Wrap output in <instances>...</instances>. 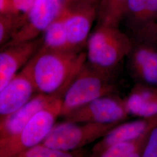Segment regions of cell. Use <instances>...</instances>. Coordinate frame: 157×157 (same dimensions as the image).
I'll use <instances>...</instances> for the list:
<instances>
[{
    "instance_id": "obj_1",
    "label": "cell",
    "mask_w": 157,
    "mask_h": 157,
    "mask_svg": "<svg viewBox=\"0 0 157 157\" xmlns=\"http://www.w3.org/2000/svg\"><path fill=\"white\" fill-rule=\"evenodd\" d=\"M86 52L43 48L30 59L31 74L37 93H65L82 66Z\"/></svg>"
},
{
    "instance_id": "obj_2",
    "label": "cell",
    "mask_w": 157,
    "mask_h": 157,
    "mask_svg": "<svg viewBox=\"0 0 157 157\" xmlns=\"http://www.w3.org/2000/svg\"><path fill=\"white\" fill-rule=\"evenodd\" d=\"M112 72L84 62L62 98L61 116L65 118L90 101L114 93Z\"/></svg>"
},
{
    "instance_id": "obj_3",
    "label": "cell",
    "mask_w": 157,
    "mask_h": 157,
    "mask_svg": "<svg viewBox=\"0 0 157 157\" xmlns=\"http://www.w3.org/2000/svg\"><path fill=\"white\" fill-rule=\"evenodd\" d=\"M86 43V61L94 67L112 72L128 56L134 42L118 26L98 24Z\"/></svg>"
},
{
    "instance_id": "obj_4",
    "label": "cell",
    "mask_w": 157,
    "mask_h": 157,
    "mask_svg": "<svg viewBox=\"0 0 157 157\" xmlns=\"http://www.w3.org/2000/svg\"><path fill=\"white\" fill-rule=\"evenodd\" d=\"M62 98H56L35 113L16 136L0 142V157H17L21 152L41 143L61 116Z\"/></svg>"
},
{
    "instance_id": "obj_5",
    "label": "cell",
    "mask_w": 157,
    "mask_h": 157,
    "mask_svg": "<svg viewBox=\"0 0 157 157\" xmlns=\"http://www.w3.org/2000/svg\"><path fill=\"white\" fill-rule=\"evenodd\" d=\"M119 124L75 123L65 121L55 124L42 143L58 150L72 152L100 140Z\"/></svg>"
},
{
    "instance_id": "obj_6",
    "label": "cell",
    "mask_w": 157,
    "mask_h": 157,
    "mask_svg": "<svg viewBox=\"0 0 157 157\" xmlns=\"http://www.w3.org/2000/svg\"><path fill=\"white\" fill-rule=\"evenodd\" d=\"M69 0H36L11 39L2 47L31 41L39 37L60 15Z\"/></svg>"
},
{
    "instance_id": "obj_7",
    "label": "cell",
    "mask_w": 157,
    "mask_h": 157,
    "mask_svg": "<svg viewBox=\"0 0 157 157\" xmlns=\"http://www.w3.org/2000/svg\"><path fill=\"white\" fill-rule=\"evenodd\" d=\"M69 0L63 14L64 27L67 43L72 50L80 51L87 43L90 29L98 14L96 0Z\"/></svg>"
},
{
    "instance_id": "obj_8",
    "label": "cell",
    "mask_w": 157,
    "mask_h": 157,
    "mask_svg": "<svg viewBox=\"0 0 157 157\" xmlns=\"http://www.w3.org/2000/svg\"><path fill=\"white\" fill-rule=\"evenodd\" d=\"M124 100L114 95L103 96L69 113L66 121L75 123H121L128 118Z\"/></svg>"
},
{
    "instance_id": "obj_9",
    "label": "cell",
    "mask_w": 157,
    "mask_h": 157,
    "mask_svg": "<svg viewBox=\"0 0 157 157\" xmlns=\"http://www.w3.org/2000/svg\"><path fill=\"white\" fill-rule=\"evenodd\" d=\"M31 74L30 59L0 91V117L17 111L36 94Z\"/></svg>"
},
{
    "instance_id": "obj_10",
    "label": "cell",
    "mask_w": 157,
    "mask_h": 157,
    "mask_svg": "<svg viewBox=\"0 0 157 157\" xmlns=\"http://www.w3.org/2000/svg\"><path fill=\"white\" fill-rule=\"evenodd\" d=\"M43 38L0 49V91L8 84L29 61L39 50Z\"/></svg>"
},
{
    "instance_id": "obj_11",
    "label": "cell",
    "mask_w": 157,
    "mask_h": 157,
    "mask_svg": "<svg viewBox=\"0 0 157 157\" xmlns=\"http://www.w3.org/2000/svg\"><path fill=\"white\" fill-rule=\"evenodd\" d=\"M128 56L129 67L137 83L157 88V44L137 39Z\"/></svg>"
},
{
    "instance_id": "obj_12",
    "label": "cell",
    "mask_w": 157,
    "mask_h": 157,
    "mask_svg": "<svg viewBox=\"0 0 157 157\" xmlns=\"http://www.w3.org/2000/svg\"><path fill=\"white\" fill-rule=\"evenodd\" d=\"M63 93L45 94L37 93L23 107L15 112L0 117V142L18 135L35 113Z\"/></svg>"
},
{
    "instance_id": "obj_13",
    "label": "cell",
    "mask_w": 157,
    "mask_h": 157,
    "mask_svg": "<svg viewBox=\"0 0 157 157\" xmlns=\"http://www.w3.org/2000/svg\"><path fill=\"white\" fill-rule=\"evenodd\" d=\"M157 124V116L118 124L95 144L92 148L93 155L98 157L100 153L109 147L138 137Z\"/></svg>"
},
{
    "instance_id": "obj_14",
    "label": "cell",
    "mask_w": 157,
    "mask_h": 157,
    "mask_svg": "<svg viewBox=\"0 0 157 157\" xmlns=\"http://www.w3.org/2000/svg\"><path fill=\"white\" fill-rule=\"evenodd\" d=\"M129 115L139 118L157 116V88L137 83L124 100Z\"/></svg>"
},
{
    "instance_id": "obj_15",
    "label": "cell",
    "mask_w": 157,
    "mask_h": 157,
    "mask_svg": "<svg viewBox=\"0 0 157 157\" xmlns=\"http://www.w3.org/2000/svg\"><path fill=\"white\" fill-rule=\"evenodd\" d=\"M151 129L147 131L146 133L138 137L118 143L109 147L100 153L98 157H142L146 143Z\"/></svg>"
},
{
    "instance_id": "obj_16",
    "label": "cell",
    "mask_w": 157,
    "mask_h": 157,
    "mask_svg": "<svg viewBox=\"0 0 157 157\" xmlns=\"http://www.w3.org/2000/svg\"><path fill=\"white\" fill-rule=\"evenodd\" d=\"M63 11L60 15L44 32L41 45L43 48L50 50H72L67 39Z\"/></svg>"
},
{
    "instance_id": "obj_17",
    "label": "cell",
    "mask_w": 157,
    "mask_h": 157,
    "mask_svg": "<svg viewBox=\"0 0 157 157\" xmlns=\"http://www.w3.org/2000/svg\"><path fill=\"white\" fill-rule=\"evenodd\" d=\"M127 0H98L99 24L118 26L124 19Z\"/></svg>"
},
{
    "instance_id": "obj_18",
    "label": "cell",
    "mask_w": 157,
    "mask_h": 157,
    "mask_svg": "<svg viewBox=\"0 0 157 157\" xmlns=\"http://www.w3.org/2000/svg\"><path fill=\"white\" fill-rule=\"evenodd\" d=\"M145 15V0H127L124 17L135 34L143 27Z\"/></svg>"
},
{
    "instance_id": "obj_19",
    "label": "cell",
    "mask_w": 157,
    "mask_h": 157,
    "mask_svg": "<svg viewBox=\"0 0 157 157\" xmlns=\"http://www.w3.org/2000/svg\"><path fill=\"white\" fill-rule=\"evenodd\" d=\"M21 17L0 12V47L9 41L20 25Z\"/></svg>"
},
{
    "instance_id": "obj_20",
    "label": "cell",
    "mask_w": 157,
    "mask_h": 157,
    "mask_svg": "<svg viewBox=\"0 0 157 157\" xmlns=\"http://www.w3.org/2000/svg\"><path fill=\"white\" fill-rule=\"evenodd\" d=\"M72 152L63 151L40 143L21 152L17 157H71Z\"/></svg>"
},
{
    "instance_id": "obj_21",
    "label": "cell",
    "mask_w": 157,
    "mask_h": 157,
    "mask_svg": "<svg viewBox=\"0 0 157 157\" xmlns=\"http://www.w3.org/2000/svg\"><path fill=\"white\" fill-rule=\"evenodd\" d=\"M142 157H157V124L150 133Z\"/></svg>"
},
{
    "instance_id": "obj_22",
    "label": "cell",
    "mask_w": 157,
    "mask_h": 157,
    "mask_svg": "<svg viewBox=\"0 0 157 157\" xmlns=\"http://www.w3.org/2000/svg\"><path fill=\"white\" fill-rule=\"evenodd\" d=\"M156 21H157V0H145L144 21L143 27L141 30Z\"/></svg>"
},
{
    "instance_id": "obj_23",
    "label": "cell",
    "mask_w": 157,
    "mask_h": 157,
    "mask_svg": "<svg viewBox=\"0 0 157 157\" xmlns=\"http://www.w3.org/2000/svg\"><path fill=\"white\" fill-rule=\"evenodd\" d=\"M35 1L36 0H10L13 14L17 16H19L17 14H22L23 17L29 11Z\"/></svg>"
},
{
    "instance_id": "obj_24",
    "label": "cell",
    "mask_w": 157,
    "mask_h": 157,
    "mask_svg": "<svg viewBox=\"0 0 157 157\" xmlns=\"http://www.w3.org/2000/svg\"><path fill=\"white\" fill-rule=\"evenodd\" d=\"M136 35L137 39L148 40L157 44V21L147 26Z\"/></svg>"
},
{
    "instance_id": "obj_25",
    "label": "cell",
    "mask_w": 157,
    "mask_h": 157,
    "mask_svg": "<svg viewBox=\"0 0 157 157\" xmlns=\"http://www.w3.org/2000/svg\"><path fill=\"white\" fill-rule=\"evenodd\" d=\"M0 12L13 14L10 0H0Z\"/></svg>"
}]
</instances>
